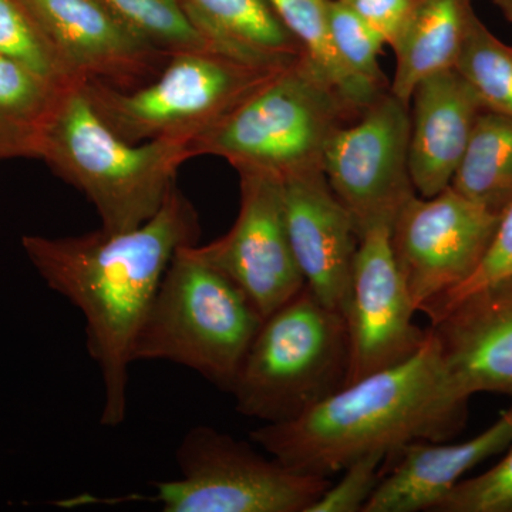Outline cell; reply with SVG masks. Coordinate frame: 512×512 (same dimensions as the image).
<instances>
[{"instance_id": "cell-21", "label": "cell", "mask_w": 512, "mask_h": 512, "mask_svg": "<svg viewBox=\"0 0 512 512\" xmlns=\"http://www.w3.org/2000/svg\"><path fill=\"white\" fill-rule=\"evenodd\" d=\"M276 15L291 30L305 49L306 59L346 100L365 110L372 99L349 76L342 66L330 40L328 26L329 0H266Z\"/></svg>"}, {"instance_id": "cell-30", "label": "cell", "mask_w": 512, "mask_h": 512, "mask_svg": "<svg viewBox=\"0 0 512 512\" xmlns=\"http://www.w3.org/2000/svg\"><path fill=\"white\" fill-rule=\"evenodd\" d=\"M343 5L348 6L360 19L365 20L370 28L376 30L383 37L386 45L390 40L404 13L409 8L410 0H340Z\"/></svg>"}, {"instance_id": "cell-5", "label": "cell", "mask_w": 512, "mask_h": 512, "mask_svg": "<svg viewBox=\"0 0 512 512\" xmlns=\"http://www.w3.org/2000/svg\"><path fill=\"white\" fill-rule=\"evenodd\" d=\"M262 322L238 285L194 245H185L171 259L138 330L133 362L177 363L228 392Z\"/></svg>"}, {"instance_id": "cell-29", "label": "cell", "mask_w": 512, "mask_h": 512, "mask_svg": "<svg viewBox=\"0 0 512 512\" xmlns=\"http://www.w3.org/2000/svg\"><path fill=\"white\" fill-rule=\"evenodd\" d=\"M508 276H512V201L501 214L490 248L481 264L478 265L476 272L463 285L458 286L453 292L441 298L439 302L434 303L424 312V315L433 320L468 293L476 291L481 286L491 284V282L508 278Z\"/></svg>"}, {"instance_id": "cell-20", "label": "cell", "mask_w": 512, "mask_h": 512, "mask_svg": "<svg viewBox=\"0 0 512 512\" xmlns=\"http://www.w3.org/2000/svg\"><path fill=\"white\" fill-rule=\"evenodd\" d=\"M450 187L494 214L512 201V119L483 110Z\"/></svg>"}, {"instance_id": "cell-2", "label": "cell", "mask_w": 512, "mask_h": 512, "mask_svg": "<svg viewBox=\"0 0 512 512\" xmlns=\"http://www.w3.org/2000/svg\"><path fill=\"white\" fill-rule=\"evenodd\" d=\"M470 399L427 329L410 359L346 384L296 419L264 424L251 439L296 473L330 478L366 454L390 457L416 441L451 439L466 424Z\"/></svg>"}, {"instance_id": "cell-12", "label": "cell", "mask_w": 512, "mask_h": 512, "mask_svg": "<svg viewBox=\"0 0 512 512\" xmlns=\"http://www.w3.org/2000/svg\"><path fill=\"white\" fill-rule=\"evenodd\" d=\"M390 234V225L376 224L360 235L345 318L350 350L346 384L403 363L427 339V330L414 322L417 311L397 268Z\"/></svg>"}, {"instance_id": "cell-11", "label": "cell", "mask_w": 512, "mask_h": 512, "mask_svg": "<svg viewBox=\"0 0 512 512\" xmlns=\"http://www.w3.org/2000/svg\"><path fill=\"white\" fill-rule=\"evenodd\" d=\"M238 174L241 202L235 224L224 237L194 249L235 282L265 319L298 295L305 279L289 239L284 180L259 171Z\"/></svg>"}, {"instance_id": "cell-32", "label": "cell", "mask_w": 512, "mask_h": 512, "mask_svg": "<svg viewBox=\"0 0 512 512\" xmlns=\"http://www.w3.org/2000/svg\"><path fill=\"white\" fill-rule=\"evenodd\" d=\"M495 6L501 10L505 19L512 23V0H494Z\"/></svg>"}, {"instance_id": "cell-7", "label": "cell", "mask_w": 512, "mask_h": 512, "mask_svg": "<svg viewBox=\"0 0 512 512\" xmlns=\"http://www.w3.org/2000/svg\"><path fill=\"white\" fill-rule=\"evenodd\" d=\"M286 66H261L218 52H184L171 56L156 79L137 89L99 82L82 87L100 119L127 143L190 146Z\"/></svg>"}, {"instance_id": "cell-6", "label": "cell", "mask_w": 512, "mask_h": 512, "mask_svg": "<svg viewBox=\"0 0 512 512\" xmlns=\"http://www.w3.org/2000/svg\"><path fill=\"white\" fill-rule=\"evenodd\" d=\"M349 359L346 319L305 285L264 319L228 392L245 417L284 423L342 389Z\"/></svg>"}, {"instance_id": "cell-10", "label": "cell", "mask_w": 512, "mask_h": 512, "mask_svg": "<svg viewBox=\"0 0 512 512\" xmlns=\"http://www.w3.org/2000/svg\"><path fill=\"white\" fill-rule=\"evenodd\" d=\"M500 218L451 187L407 201L394 218L390 241L417 312H426L476 272Z\"/></svg>"}, {"instance_id": "cell-9", "label": "cell", "mask_w": 512, "mask_h": 512, "mask_svg": "<svg viewBox=\"0 0 512 512\" xmlns=\"http://www.w3.org/2000/svg\"><path fill=\"white\" fill-rule=\"evenodd\" d=\"M410 104L387 90L332 137L323 158L326 180L360 235L392 227L416 195L409 168Z\"/></svg>"}, {"instance_id": "cell-14", "label": "cell", "mask_w": 512, "mask_h": 512, "mask_svg": "<svg viewBox=\"0 0 512 512\" xmlns=\"http://www.w3.org/2000/svg\"><path fill=\"white\" fill-rule=\"evenodd\" d=\"M289 239L306 288L346 318L359 232L323 170L284 180Z\"/></svg>"}, {"instance_id": "cell-8", "label": "cell", "mask_w": 512, "mask_h": 512, "mask_svg": "<svg viewBox=\"0 0 512 512\" xmlns=\"http://www.w3.org/2000/svg\"><path fill=\"white\" fill-rule=\"evenodd\" d=\"M175 458L180 478L154 483L150 498L165 512H308L330 485L208 426L188 431Z\"/></svg>"}, {"instance_id": "cell-18", "label": "cell", "mask_w": 512, "mask_h": 512, "mask_svg": "<svg viewBox=\"0 0 512 512\" xmlns=\"http://www.w3.org/2000/svg\"><path fill=\"white\" fill-rule=\"evenodd\" d=\"M476 18L473 0H410L389 43L396 56L394 96L410 104L421 79L456 67Z\"/></svg>"}, {"instance_id": "cell-28", "label": "cell", "mask_w": 512, "mask_h": 512, "mask_svg": "<svg viewBox=\"0 0 512 512\" xmlns=\"http://www.w3.org/2000/svg\"><path fill=\"white\" fill-rule=\"evenodd\" d=\"M383 453H370L343 468L339 483H330L308 512H359L365 510L377 484L382 480Z\"/></svg>"}, {"instance_id": "cell-13", "label": "cell", "mask_w": 512, "mask_h": 512, "mask_svg": "<svg viewBox=\"0 0 512 512\" xmlns=\"http://www.w3.org/2000/svg\"><path fill=\"white\" fill-rule=\"evenodd\" d=\"M77 83L133 90L156 79L171 55L134 35L100 0H19Z\"/></svg>"}, {"instance_id": "cell-1", "label": "cell", "mask_w": 512, "mask_h": 512, "mask_svg": "<svg viewBox=\"0 0 512 512\" xmlns=\"http://www.w3.org/2000/svg\"><path fill=\"white\" fill-rule=\"evenodd\" d=\"M200 234L194 205L175 187L161 210L131 231L22 237L40 278L83 313L87 350L103 380L104 427L126 420L128 369L138 330L175 252L197 244Z\"/></svg>"}, {"instance_id": "cell-27", "label": "cell", "mask_w": 512, "mask_h": 512, "mask_svg": "<svg viewBox=\"0 0 512 512\" xmlns=\"http://www.w3.org/2000/svg\"><path fill=\"white\" fill-rule=\"evenodd\" d=\"M431 511L512 512V444L500 463L461 480Z\"/></svg>"}, {"instance_id": "cell-23", "label": "cell", "mask_w": 512, "mask_h": 512, "mask_svg": "<svg viewBox=\"0 0 512 512\" xmlns=\"http://www.w3.org/2000/svg\"><path fill=\"white\" fill-rule=\"evenodd\" d=\"M485 110L512 119V46L501 42L481 19H474L456 64Z\"/></svg>"}, {"instance_id": "cell-19", "label": "cell", "mask_w": 512, "mask_h": 512, "mask_svg": "<svg viewBox=\"0 0 512 512\" xmlns=\"http://www.w3.org/2000/svg\"><path fill=\"white\" fill-rule=\"evenodd\" d=\"M192 22L218 52L261 64L285 66L305 49L266 0H181Z\"/></svg>"}, {"instance_id": "cell-16", "label": "cell", "mask_w": 512, "mask_h": 512, "mask_svg": "<svg viewBox=\"0 0 512 512\" xmlns=\"http://www.w3.org/2000/svg\"><path fill=\"white\" fill-rule=\"evenodd\" d=\"M410 104V175L420 197L430 198L450 187L485 109L456 67L421 79Z\"/></svg>"}, {"instance_id": "cell-31", "label": "cell", "mask_w": 512, "mask_h": 512, "mask_svg": "<svg viewBox=\"0 0 512 512\" xmlns=\"http://www.w3.org/2000/svg\"><path fill=\"white\" fill-rule=\"evenodd\" d=\"M37 158L36 128L0 114V161Z\"/></svg>"}, {"instance_id": "cell-4", "label": "cell", "mask_w": 512, "mask_h": 512, "mask_svg": "<svg viewBox=\"0 0 512 512\" xmlns=\"http://www.w3.org/2000/svg\"><path fill=\"white\" fill-rule=\"evenodd\" d=\"M362 113L301 57L192 140L190 150L194 157L224 158L238 173L285 180L323 170L332 137Z\"/></svg>"}, {"instance_id": "cell-22", "label": "cell", "mask_w": 512, "mask_h": 512, "mask_svg": "<svg viewBox=\"0 0 512 512\" xmlns=\"http://www.w3.org/2000/svg\"><path fill=\"white\" fill-rule=\"evenodd\" d=\"M100 2L134 35L168 55L184 52H218L207 36L192 22L181 0Z\"/></svg>"}, {"instance_id": "cell-24", "label": "cell", "mask_w": 512, "mask_h": 512, "mask_svg": "<svg viewBox=\"0 0 512 512\" xmlns=\"http://www.w3.org/2000/svg\"><path fill=\"white\" fill-rule=\"evenodd\" d=\"M328 26L333 49L349 76L372 99L390 90L379 64L383 37L340 0L328 2Z\"/></svg>"}, {"instance_id": "cell-25", "label": "cell", "mask_w": 512, "mask_h": 512, "mask_svg": "<svg viewBox=\"0 0 512 512\" xmlns=\"http://www.w3.org/2000/svg\"><path fill=\"white\" fill-rule=\"evenodd\" d=\"M0 55L12 57L57 87L77 83L19 0H0Z\"/></svg>"}, {"instance_id": "cell-17", "label": "cell", "mask_w": 512, "mask_h": 512, "mask_svg": "<svg viewBox=\"0 0 512 512\" xmlns=\"http://www.w3.org/2000/svg\"><path fill=\"white\" fill-rule=\"evenodd\" d=\"M512 444V406L464 443L416 441L393 453L396 463L377 484L363 512L433 510L468 471Z\"/></svg>"}, {"instance_id": "cell-3", "label": "cell", "mask_w": 512, "mask_h": 512, "mask_svg": "<svg viewBox=\"0 0 512 512\" xmlns=\"http://www.w3.org/2000/svg\"><path fill=\"white\" fill-rule=\"evenodd\" d=\"M36 138L37 160L92 202L104 232L150 221L177 187L181 165L194 158L187 143H127L100 119L82 84L60 90Z\"/></svg>"}, {"instance_id": "cell-15", "label": "cell", "mask_w": 512, "mask_h": 512, "mask_svg": "<svg viewBox=\"0 0 512 512\" xmlns=\"http://www.w3.org/2000/svg\"><path fill=\"white\" fill-rule=\"evenodd\" d=\"M458 389L512 399V276L481 286L430 320Z\"/></svg>"}, {"instance_id": "cell-26", "label": "cell", "mask_w": 512, "mask_h": 512, "mask_svg": "<svg viewBox=\"0 0 512 512\" xmlns=\"http://www.w3.org/2000/svg\"><path fill=\"white\" fill-rule=\"evenodd\" d=\"M60 90H63L62 87L47 82L25 64L0 55L2 116L36 128L52 109Z\"/></svg>"}]
</instances>
